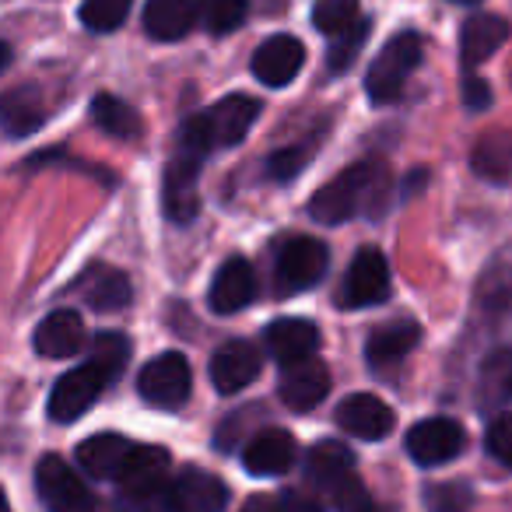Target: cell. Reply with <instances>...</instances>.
I'll use <instances>...</instances> for the list:
<instances>
[{"label":"cell","mask_w":512,"mask_h":512,"mask_svg":"<svg viewBox=\"0 0 512 512\" xmlns=\"http://www.w3.org/2000/svg\"><path fill=\"white\" fill-rule=\"evenodd\" d=\"M78 463L95 481H116L120 488L130 484L162 481L169 470V449L162 446H137L123 435H92L78 446Z\"/></svg>","instance_id":"obj_1"},{"label":"cell","mask_w":512,"mask_h":512,"mask_svg":"<svg viewBox=\"0 0 512 512\" xmlns=\"http://www.w3.org/2000/svg\"><path fill=\"white\" fill-rule=\"evenodd\" d=\"M390 197V172L383 162H355L313 193L309 214L323 225H341L355 214H383Z\"/></svg>","instance_id":"obj_2"},{"label":"cell","mask_w":512,"mask_h":512,"mask_svg":"<svg viewBox=\"0 0 512 512\" xmlns=\"http://www.w3.org/2000/svg\"><path fill=\"white\" fill-rule=\"evenodd\" d=\"M256 116H260V102L256 99H249V95H225L214 106L193 113L179 127V148H190L204 158L218 148H235L249 134Z\"/></svg>","instance_id":"obj_3"},{"label":"cell","mask_w":512,"mask_h":512,"mask_svg":"<svg viewBox=\"0 0 512 512\" xmlns=\"http://www.w3.org/2000/svg\"><path fill=\"white\" fill-rule=\"evenodd\" d=\"M421 57H425V43H421L418 32H400L390 43L379 50V57L372 60L369 74H365V88H369V99L386 106V102H397L404 92L407 78L418 71Z\"/></svg>","instance_id":"obj_4"},{"label":"cell","mask_w":512,"mask_h":512,"mask_svg":"<svg viewBox=\"0 0 512 512\" xmlns=\"http://www.w3.org/2000/svg\"><path fill=\"white\" fill-rule=\"evenodd\" d=\"M36 491L46 512H102L95 491L81 474L57 453H46L36 463Z\"/></svg>","instance_id":"obj_5"},{"label":"cell","mask_w":512,"mask_h":512,"mask_svg":"<svg viewBox=\"0 0 512 512\" xmlns=\"http://www.w3.org/2000/svg\"><path fill=\"white\" fill-rule=\"evenodd\" d=\"M330 267V249L313 235H299L288 239L278 253V267H274V281H278V295H299L309 292L323 281Z\"/></svg>","instance_id":"obj_6"},{"label":"cell","mask_w":512,"mask_h":512,"mask_svg":"<svg viewBox=\"0 0 512 512\" xmlns=\"http://www.w3.org/2000/svg\"><path fill=\"white\" fill-rule=\"evenodd\" d=\"M200 165H204V155H197L190 148H176V155L165 165L162 207L176 225H190L200 214Z\"/></svg>","instance_id":"obj_7"},{"label":"cell","mask_w":512,"mask_h":512,"mask_svg":"<svg viewBox=\"0 0 512 512\" xmlns=\"http://www.w3.org/2000/svg\"><path fill=\"white\" fill-rule=\"evenodd\" d=\"M190 362H186L179 351H165V355L151 358L148 365L137 376V390L148 400L151 407H165V411H176V407L186 404L190 397Z\"/></svg>","instance_id":"obj_8"},{"label":"cell","mask_w":512,"mask_h":512,"mask_svg":"<svg viewBox=\"0 0 512 512\" xmlns=\"http://www.w3.org/2000/svg\"><path fill=\"white\" fill-rule=\"evenodd\" d=\"M390 299V264L376 246L358 249V256L351 260L348 274L341 285V306L344 309H369Z\"/></svg>","instance_id":"obj_9"},{"label":"cell","mask_w":512,"mask_h":512,"mask_svg":"<svg viewBox=\"0 0 512 512\" xmlns=\"http://www.w3.org/2000/svg\"><path fill=\"white\" fill-rule=\"evenodd\" d=\"M106 386H109V376L92 362H85L81 369L64 372L50 393V418L57 421V425H71L74 418H81V414L99 400V393L106 390Z\"/></svg>","instance_id":"obj_10"},{"label":"cell","mask_w":512,"mask_h":512,"mask_svg":"<svg viewBox=\"0 0 512 512\" xmlns=\"http://www.w3.org/2000/svg\"><path fill=\"white\" fill-rule=\"evenodd\" d=\"M467 446V432L453 418H425L407 432V453L418 467H442Z\"/></svg>","instance_id":"obj_11"},{"label":"cell","mask_w":512,"mask_h":512,"mask_svg":"<svg viewBox=\"0 0 512 512\" xmlns=\"http://www.w3.org/2000/svg\"><path fill=\"white\" fill-rule=\"evenodd\" d=\"M337 425L362 442H379L393 432L397 414L376 393H351V397H344L337 404Z\"/></svg>","instance_id":"obj_12"},{"label":"cell","mask_w":512,"mask_h":512,"mask_svg":"<svg viewBox=\"0 0 512 512\" xmlns=\"http://www.w3.org/2000/svg\"><path fill=\"white\" fill-rule=\"evenodd\" d=\"M169 498L176 512H225L228 488L204 467H183L169 481Z\"/></svg>","instance_id":"obj_13"},{"label":"cell","mask_w":512,"mask_h":512,"mask_svg":"<svg viewBox=\"0 0 512 512\" xmlns=\"http://www.w3.org/2000/svg\"><path fill=\"white\" fill-rule=\"evenodd\" d=\"M278 393H281V400H285V407H292V411H313L330 393L327 365H323L320 358H302V362H295V365H285Z\"/></svg>","instance_id":"obj_14"},{"label":"cell","mask_w":512,"mask_h":512,"mask_svg":"<svg viewBox=\"0 0 512 512\" xmlns=\"http://www.w3.org/2000/svg\"><path fill=\"white\" fill-rule=\"evenodd\" d=\"M306 64V46L295 36H271L253 53V74L267 88H285Z\"/></svg>","instance_id":"obj_15"},{"label":"cell","mask_w":512,"mask_h":512,"mask_svg":"<svg viewBox=\"0 0 512 512\" xmlns=\"http://www.w3.org/2000/svg\"><path fill=\"white\" fill-rule=\"evenodd\" d=\"M256 376H260V351L249 341H228L211 355V383L225 397L246 390Z\"/></svg>","instance_id":"obj_16"},{"label":"cell","mask_w":512,"mask_h":512,"mask_svg":"<svg viewBox=\"0 0 512 512\" xmlns=\"http://www.w3.org/2000/svg\"><path fill=\"white\" fill-rule=\"evenodd\" d=\"M295 456H299V446H295L292 435L281 432V428H264L242 449V467L253 477H278L292 470Z\"/></svg>","instance_id":"obj_17"},{"label":"cell","mask_w":512,"mask_h":512,"mask_svg":"<svg viewBox=\"0 0 512 512\" xmlns=\"http://www.w3.org/2000/svg\"><path fill=\"white\" fill-rule=\"evenodd\" d=\"M256 299V274L253 267L242 260V256H232L228 264L218 267L211 281V292H207V302H211L214 313L232 316L239 309H246L249 302Z\"/></svg>","instance_id":"obj_18"},{"label":"cell","mask_w":512,"mask_h":512,"mask_svg":"<svg viewBox=\"0 0 512 512\" xmlns=\"http://www.w3.org/2000/svg\"><path fill=\"white\" fill-rule=\"evenodd\" d=\"M46 99L36 85H15L0 92V127L11 137H32L46 123Z\"/></svg>","instance_id":"obj_19"},{"label":"cell","mask_w":512,"mask_h":512,"mask_svg":"<svg viewBox=\"0 0 512 512\" xmlns=\"http://www.w3.org/2000/svg\"><path fill=\"white\" fill-rule=\"evenodd\" d=\"M306 477L327 495L355 481V453L344 442H316L306 453Z\"/></svg>","instance_id":"obj_20"},{"label":"cell","mask_w":512,"mask_h":512,"mask_svg":"<svg viewBox=\"0 0 512 512\" xmlns=\"http://www.w3.org/2000/svg\"><path fill=\"white\" fill-rule=\"evenodd\" d=\"M264 341L267 351L285 369V365H295L302 358H316V351H320V327L309 320H278L267 327Z\"/></svg>","instance_id":"obj_21"},{"label":"cell","mask_w":512,"mask_h":512,"mask_svg":"<svg viewBox=\"0 0 512 512\" xmlns=\"http://www.w3.org/2000/svg\"><path fill=\"white\" fill-rule=\"evenodd\" d=\"M81 299L88 302L99 313H116V309H127L130 299H134V288H130V278L116 267L106 264H92L78 281Z\"/></svg>","instance_id":"obj_22"},{"label":"cell","mask_w":512,"mask_h":512,"mask_svg":"<svg viewBox=\"0 0 512 512\" xmlns=\"http://www.w3.org/2000/svg\"><path fill=\"white\" fill-rule=\"evenodd\" d=\"M509 39V22L498 15H474L463 22L460 32V60L467 71L481 67L484 60H491Z\"/></svg>","instance_id":"obj_23"},{"label":"cell","mask_w":512,"mask_h":512,"mask_svg":"<svg viewBox=\"0 0 512 512\" xmlns=\"http://www.w3.org/2000/svg\"><path fill=\"white\" fill-rule=\"evenodd\" d=\"M32 341L43 358H71L85 348V320L71 309H57L39 323Z\"/></svg>","instance_id":"obj_24"},{"label":"cell","mask_w":512,"mask_h":512,"mask_svg":"<svg viewBox=\"0 0 512 512\" xmlns=\"http://www.w3.org/2000/svg\"><path fill=\"white\" fill-rule=\"evenodd\" d=\"M197 22V0H148L144 4V32L158 43L186 39Z\"/></svg>","instance_id":"obj_25"},{"label":"cell","mask_w":512,"mask_h":512,"mask_svg":"<svg viewBox=\"0 0 512 512\" xmlns=\"http://www.w3.org/2000/svg\"><path fill=\"white\" fill-rule=\"evenodd\" d=\"M421 341V327L414 320H393L383 323L379 330H372L369 344H365V358L372 369H390V365L404 362Z\"/></svg>","instance_id":"obj_26"},{"label":"cell","mask_w":512,"mask_h":512,"mask_svg":"<svg viewBox=\"0 0 512 512\" xmlns=\"http://www.w3.org/2000/svg\"><path fill=\"white\" fill-rule=\"evenodd\" d=\"M477 404L481 411H502L512 404V348H498L484 358L477 376Z\"/></svg>","instance_id":"obj_27"},{"label":"cell","mask_w":512,"mask_h":512,"mask_svg":"<svg viewBox=\"0 0 512 512\" xmlns=\"http://www.w3.org/2000/svg\"><path fill=\"white\" fill-rule=\"evenodd\" d=\"M470 165L488 183H505L512 176V130H491L477 141Z\"/></svg>","instance_id":"obj_28"},{"label":"cell","mask_w":512,"mask_h":512,"mask_svg":"<svg viewBox=\"0 0 512 512\" xmlns=\"http://www.w3.org/2000/svg\"><path fill=\"white\" fill-rule=\"evenodd\" d=\"M92 116L109 137H116V141H134V137L141 134V116H137V109L127 106L123 99H116V95H95Z\"/></svg>","instance_id":"obj_29"},{"label":"cell","mask_w":512,"mask_h":512,"mask_svg":"<svg viewBox=\"0 0 512 512\" xmlns=\"http://www.w3.org/2000/svg\"><path fill=\"white\" fill-rule=\"evenodd\" d=\"M116 512H176L169 498V477L151 484H130L116 495Z\"/></svg>","instance_id":"obj_30"},{"label":"cell","mask_w":512,"mask_h":512,"mask_svg":"<svg viewBox=\"0 0 512 512\" xmlns=\"http://www.w3.org/2000/svg\"><path fill=\"white\" fill-rule=\"evenodd\" d=\"M197 15L211 36H228L249 15V0H197Z\"/></svg>","instance_id":"obj_31"},{"label":"cell","mask_w":512,"mask_h":512,"mask_svg":"<svg viewBox=\"0 0 512 512\" xmlns=\"http://www.w3.org/2000/svg\"><path fill=\"white\" fill-rule=\"evenodd\" d=\"M372 32V22L369 18H358L355 25H351L348 32H341V36H334V43H330L327 50V71L330 74H344L351 64L358 60V53H362L365 39H369Z\"/></svg>","instance_id":"obj_32"},{"label":"cell","mask_w":512,"mask_h":512,"mask_svg":"<svg viewBox=\"0 0 512 512\" xmlns=\"http://www.w3.org/2000/svg\"><path fill=\"white\" fill-rule=\"evenodd\" d=\"M88 362L99 365L109 376V383H116L130 362V341L123 334H99L92 341V351H88Z\"/></svg>","instance_id":"obj_33"},{"label":"cell","mask_w":512,"mask_h":512,"mask_svg":"<svg viewBox=\"0 0 512 512\" xmlns=\"http://www.w3.org/2000/svg\"><path fill=\"white\" fill-rule=\"evenodd\" d=\"M358 22V0H316L313 4V25L323 36H341Z\"/></svg>","instance_id":"obj_34"},{"label":"cell","mask_w":512,"mask_h":512,"mask_svg":"<svg viewBox=\"0 0 512 512\" xmlns=\"http://www.w3.org/2000/svg\"><path fill=\"white\" fill-rule=\"evenodd\" d=\"M134 0H85L81 4V25L88 32H116L130 15Z\"/></svg>","instance_id":"obj_35"},{"label":"cell","mask_w":512,"mask_h":512,"mask_svg":"<svg viewBox=\"0 0 512 512\" xmlns=\"http://www.w3.org/2000/svg\"><path fill=\"white\" fill-rule=\"evenodd\" d=\"M313 155H316V141H299V144H292V148L274 151V155L267 158V176L278 179V183H292V179L306 169V162H313Z\"/></svg>","instance_id":"obj_36"},{"label":"cell","mask_w":512,"mask_h":512,"mask_svg":"<svg viewBox=\"0 0 512 512\" xmlns=\"http://www.w3.org/2000/svg\"><path fill=\"white\" fill-rule=\"evenodd\" d=\"M425 502L432 512H470L474 505V491L463 481H446V484H432L425 491Z\"/></svg>","instance_id":"obj_37"},{"label":"cell","mask_w":512,"mask_h":512,"mask_svg":"<svg viewBox=\"0 0 512 512\" xmlns=\"http://www.w3.org/2000/svg\"><path fill=\"white\" fill-rule=\"evenodd\" d=\"M484 446L495 456L502 467H512V414H498L488 425V435H484Z\"/></svg>","instance_id":"obj_38"},{"label":"cell","mask_w":512,"mask_h":512,"mask_svg":"<svg viewBox=\"0 0 512 512\" xmlns=\"http://www.w3.org/2000/svg\"><path fill=\"white\" fill-rule=\"evenodd\" d=\"M463 106L467 109H488L491 106V88H488V81H481V78H474L470 74L467 81H463Z\"/></svg>","instance_id":"obj_39"},{"label":"cell","mask_w":512,"mask_h":512,"mask_svg":"<svg viewBox=\"0 0 512 512\" xmlns=\"http://www.w3.org/2000/svg\"><path fill=\"white\" fill-rule=\"evenodd\" d=\"M278 512H323V509L316 498L306 495V491L288 488V491H281V498H278Z\"/></svg>","instance_id":"obj_40"},{"label":"cell","mask_w":512,"mask_h":512,"mask_svg":"<svg viewBox=\"0 0 512 512\" xmlns=\"http://www.w3.org/2000/svg\"><path fill=\"white\" fill-rule=\"evenodd\" d=\"M242 512H278V502H274L271 495H253L242 505Z\"/></svg>","instance_id":"obj_41"},{"label":"cell","mask_w":512,"mask_h":512,"mask_svg":"<svg viewBox=\"0 0 512 512\" xmlns=\"http://www.w3.org/2000/svg\"><path fill=\"white\" fill-rule=\"evenodd\" d=\"M8 64H11V46H8V43H0V74L8 71Z\"/></svg>","instance_id":"obj_42"},{"label":"cell","mask_w":512,"mask_h":512,"mask_svg":"<svg viewBox=\"0 0 512 512\" xmlns=\"http://www.w3.org/2000/svg\"><path fill=\"white\" fill-rule=\"evenodd\" d=\"M348 512H376V505H372V498H365V502H358V505H351Z\"/></svg>","instance_id":"obj_43"},{"label":"cell","mask_w":512,"mask_h":512,"mask_svg":"<svg viewBox=\"0 0 512 512\" xmlns=\"http://www.w3.org/2000/svg\"><path fill=\"white\" fill-rule=\"evenodd\" d=\"M0 512H11V505H8V495L0 491Z\"/></svg>","instance_id":"obj_44"},{"label":"cell","mask_w":512,"mask_h":512,"mask_svg":"<svg viewBox=\"0 0 512 512\" xmlns=\"http://www.w3.org/2000/svg\"><path fill=\"white\" fill-rule=\"evenodd\" d=\"M453 4H477V0H453Z\"/></svg>","instance_id":"obj_45"}]
</instances>
